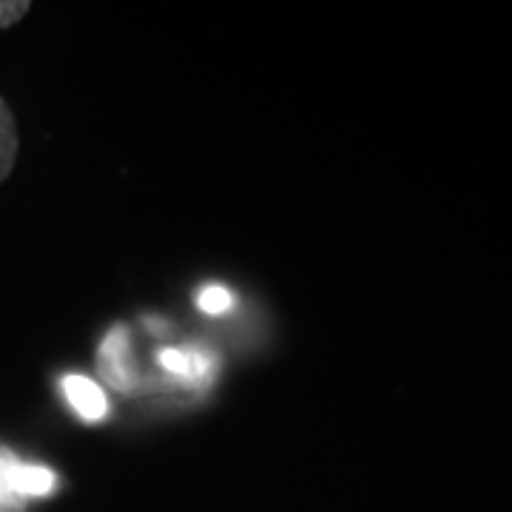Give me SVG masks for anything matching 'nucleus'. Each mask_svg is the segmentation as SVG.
<instances>
[{"label":"nucleus","mask_w":512,"mask_h":512,"mask_svg":"<svg viewBox=\"0 0 512 512\" xmlns=\"http://www.w3.org/2000/svg\"><path fill=\"white\" fill-rule=\"evenodd\" d=\"M100 373L114 390H123V393H134V390L143 387L137 370L131 365V339H128L126 328H111L109 336L103 339V345H100Z\"/></svg>","instance_id":"f257e3e1"},{"label":"nucleus","mask_w":512,"mask_h":512,"mask_svg":"<svg viewBox=\"0 0 512 512\" xmlns=\"http://www.w3.org/2000/svg\"><path fill=\"white\" fill-rule=\"evenodd\" d=\"M63 393H66V399L72 404V410H77L83 421H100L109 413V402H106L103 387L92 382L89 376L69 373L63 379Z\"/></svg>","instance_id":"f03ea898"},{"label":"nucleus","mask_w":512,"mask_h":512,"mask_svg":"<svg viewBox=\"0 0 512 512\" xmlns=\"http://www.w3.org/2000/svg\"><path fill=\"white\" fill-rule=\"evenodd\" d=\"M57 476L43 467V464H23L20 461L18 473H15V490H18L23 498H40V495L55 493Z\"/></svg>","instance_id":"7ed1b4c3"},{"label":"nucleus","mask_w":512,"mask_h":512,"mask_svg":"<svg viewBox=\"0 0 512 512\" xmlns=\"http://www.w3.org/2000/svg\"><path fill=\"white\" fill-rule=\"evenodd\" d=\"M20 458L0 447V512H23L26 510V498L15 490V470H18Z\"/></svg>","instance_id":"20e7f679"},{"label":"nucleus","mask_w":512,"mask_h":512,"mask_svg":"<svg viewBox=\"0 0 512 512\" xmlns=\"http://www.w3.org/2000/svg\"><path fill=\"white\" fill-rule=\"evenodd\" d=\"M15 160H18V128L9 106L0 100V183L9 180Z\"/></svg>","instance_id":"39448f33"},{"label":"nucleus","mask_w":512,"mask_h":512,"mask_svg":"<svg viewBox=\"0 0 512 512\" xmlns=\"http://www.w3.org/2000/svg\"><path fill=\"white\" fill-rule=\"evenodd\" d=\"M197 308L202 313H211V316H220V313H228L234 308V293L222 285H205L200 293H197Z\"/></svg>","instance_id":"423d86ee"},{"label":"nucleus","mask_w":512,"mask_h":512,"mask_svg":"<svg viewBox=\"0 0 512 512\" xmlns=\"http://www.w3.org/2000/svg\"><path fill=\"white\" fill-rule=\"evenodd\" d=\"M157 362L171 373V376H177V379H185V382H191V356H188V350H174V348H165L157 353Z\"/></svg>","instance_id":"0eeeda50"},{"label":"nucleus","mask_w":512,"mask_h":512,"mask_svg":"<svg viewBox=\"0 0 512 512\" xmlns=\"http://www.w3.org/2000/svg\"><path fill=\"white\" fill-rule=\"evenodd\" d=\"M191 356V384H205L214 379V359L205 350H188Z\"/></svg>","instance_id":"6e6552de"},{"label":"nucleus","mask_w":512,"mask_h":512,"mask_svg":"<svg viewBox=\"0 0 512 512\" xmlns=\"http://www.w3.org/2000/svg\"><path fill=\"white\" fill-rule=\"evenodd\" d=\"M29 12V3L26 0H0V29H9L15 26L23 15Z\"/></svg>","instance_id":"1a4fd4ad"}]
</instances>
